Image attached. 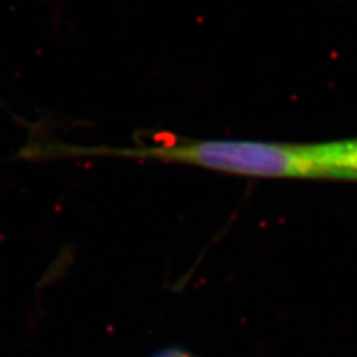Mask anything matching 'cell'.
<instances>
[{
  "label": "cell",
  "mask_w": 357,
  "mask_h": 357,
  "mask_svg": "<svg viewBox=\"0 0 357 357\" xmlns=\"http://www.w3.org/2000/svg\"><path fill=\"white\" fill-rule=\"evenodd\" d=\"M63 156H110L142 161L186 164L228 174L286 178L314 177L305 144L262 140L199 139L172 143L136 144V146H77L55 143L43 155Z\"/></svg>",
  "instance_id": "cell-1"
},
{
  "label": "cell",
  "mask_w": 357,
  "mask_h": 357,
  "mask_svg": "<svg viewBox=\"0 0 357 357\" xmlns=\"http://www.w3.org/2000/svg\"><path fill=\"white\" fill-rule=\"evenodd\" d=\"M314 177L357 181V139L305 144Z\"/></svg>",
  "instance_id": "cell-2"
}]
</instances>
